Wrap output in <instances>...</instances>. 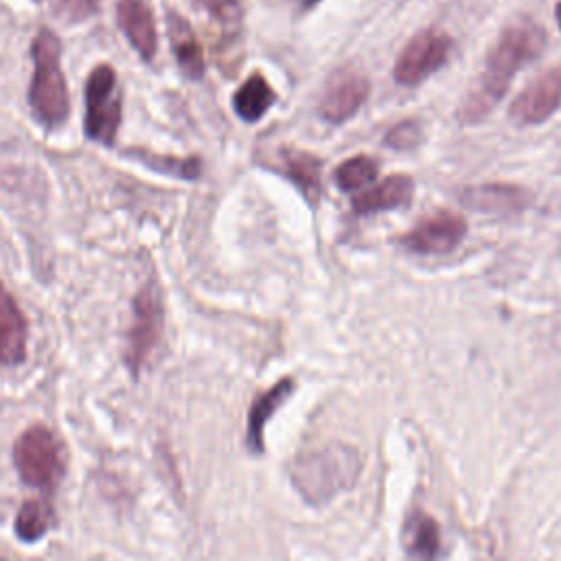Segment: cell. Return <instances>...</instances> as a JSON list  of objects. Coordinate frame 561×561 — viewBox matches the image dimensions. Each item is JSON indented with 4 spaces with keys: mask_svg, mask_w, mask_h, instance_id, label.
<instances>
[{
    "mask_svg": "<svg viewBox=\"0 0 561 561\" xmlns=\"http://www.w3.org/2000/svg\"><path fill=\"white\" fill-rule=\"evenodd\" d=\"M554 20H557V24H559V28H561V0H559L557 7H554Z\"/></svg>",
    "mask_w": 561,
    "mask_h": 561,
    "instance_id": "cell-27",
    "label": "cell"
},
{
    "mask_svg": "<svg viewBox=\"0 0 561 561\" xmlns=\"http://www.w3.org/2000/svg\"><path fill=\"white\" fill-rule=\"evenodd\" d=\"M276 94L261 72H252L234 92L232 107L245 123H256L274 105Z\"/></svg>",
    "mask_w": 561,
    "mask_h": 561,
    "instance_id": "cell-18",
    "label": "cell"
},
{
    "mask_svg": "<svg viewBox=\"0 0 561 561\" xmlns=\"http://www.w3.org/2000/svg\"><path fill=\"white\" fill-rule=\"evenodd\" d=\"M451 53V39L438 28L419 31L399 53L392 75L401 85H419L438 68L445 66Z\"/></svg>",
    "mask_w": 561,
    "mask_h": 561,
    "instance_id": "cell-7",
    "label": "cell"
},
{
    "mask_svg": "<svg viewBox=\"0 0 561 561\" xmlns=\"http://www.w3.org/2000/svg\"><path fill=\"white\" fill-rule=\"evenodd\" d=\"M55 13L66 22H83L99 11V0H50Z\"/></svg>",
    "mask_w": 561,
    "mask_h": 561,
    "instance_id": "cell-25",
    "label": "cell"
},
{
    "mask_svg": "<svg viewBox=\"0 0 561 561\" xmlns=\"http://www.w3.org/2000/svg\"><path fill=\"white\" fill-rule=\"evenodd\" d=\"M359 471V451L344 443H329L318 449H309L289 467L294 486L311 504L329 502L337 493L351 489L357 482Z\"/></svg>",
    "mask_w": 561,
    "mask_h": 561,
    "instance_id": "cell-2",
    "label": "cell"
},
{
    "mask_svg": "<svg viewBox=\"0 0 561 561\" xmlns=\"http://www.w3.org/2000/svg\"><path fill=\"white\" fill-rule=\"evenodd\" d=\"M125 153L153 171H160L164 175H173L180 180H197L202 173L199 158H175L164 153H151L145 149H129Z\"/></svg>",
    "mask_w": 561,
    "mask_h": 561,
    "instance_id": "cell-21",
    "label": "cell"
},
{
    "mask_svg": "<svg viewBox=\"0 0 561 561\" xmlns=\"http://www.w3.org/2000/svg\"><path fill=\"white\" fill-rule=\"evenodd\" d=\"M294 390V381L291 379H280L278 383H274L270 390H265L250 408L248 414V447L252 451H261L263 449V427L265 423L272 419V414L285 403V399L291 394Z\"/></svg>",
    "mask_w": 561,
    "mask_h": 561,
    "instance_id": "cell-19",
    "label": "cell"
},
{
    "mask_svg": "<svg viewBox=\"0 0 561 561\" xmlns=\"http://www.w3.org/2000/svg\"><path fill=\"white\" fill-rule=\"evenodd\" d=\"M33 77L28 85V103L33 116L46 127L55 129L66 123L70 112L68 88L61 70V46L50 28H39L31 44Z\"/></svg>",
    "mask_w": 561,
    "mask_h": 561,
    "instance_id": "cell-3",
    "label": "cell"
},
{
    "mask_svg": "<svg viewBox=\"0 0 561 561\" xmlns=\"http://www.w3.org/2000/svg\"><path fill=\"white\" fill-rule=\"evenodd\" d=\"M421 140H423V129H421L419 121H410V118L397 123V125L386 134V138H383V142H386L388 147L401 149V151L416 147Z\"/></svg>",
    "mask_w": 561,
    "mask_h": 561,
    "instance_id": "cell-24",
    "label": "cell"
},
{
    "mask_svg": "<svg viewBox=\"0 0 561 561\" xmlns=\"http://www.w3.org/2000/svg\"><path fill=\"white\" fill-rule=\"evenodd\" d=\"M13 462L24 484L50 491L64 476V454L44 425H33L20 434L13 445Z\"/></svg>",
    "mask_w": 561,
    "mask_h": 561,
    "instance_id": "cell-5",
    "label": "cell"
},
{
    "mask_svg": "<svg viewBox=\"0 0 561 561\" xmlns=\"http://www.w3.org/2000/svg\"><path fill=\"white\" fill-rule=\"evenodd\" d=\"M167 33H169L171 50L178 59L182 75L191 81L202 79L204 70H206L204 53H202V46L193 33L188 20L184 15H180L178 11H169L167 13Z\"/></svg>",
    "mask_w": 561,
    "mask_h": 561,
    "instance_id": "cell-16",
    "label": "cell"
},
{
    "mask_svg": "<svg viewBox=\"0 0 561 561\" xmlns=\"http://www.w3.org/2000/svg\"><path fill=\"white\" fill-rule=\"evenodd\" d=\"M379 173V164L375 158L370 156H353L348 160H344L337 169H335V182L342 191L355 193V191H364L370 182H375Z\"/></svg>",
    "mask_w": 561,
    "mask_h": 561,
    "instance_id": "cell-22",
    "label": "cell"
},
{
    "mask_svg": "<svg viewBox=\"0 0 561 561\" xmlns=\"http://www.w3.org/2000/svg\"><path fill=\"white\" fill-rule=\"evenodd\" d=\"M296 2V7L298 9H302V11H309V9H313L320 0H294Z\"/></svg>",
    "mask_w": 561,
    "mask_h": 561,
    "instance_id": "cell-26",
    "label": "cell"
},
{
    "mask_svg": "<svg viewBox=\"0 0 561 561\" xmlns=\"http://www.w3.org/2000/svg\"><path fill=\"white\" fill-rule=\"evenodd\" d=\"M467 234V221L451 210H436L421 217L403 237L401 245L414 254H447L456 250Z\"/></svg>",
    "mask_w": 561,
    "mask_h": 561,
    "instance_id": "cell-9",
    "label": "cell"
},
{
    "mask_svg": "<svg viewBox=\"0 0 561 561\" xmlns=\"http://www.w3.org/2000/svg\"><path fill=\"white\" fill-rule=\"evenodd\" d=\"M215 22L228 31H239L243 18L241 0H195Z\"/></svg>",
    "mask_w": 561,
    "mask_h": 561,
    "instance_id": "cell-23",
    "label": "cell"
},
{
    "mask_svg": "<svg viewBox=\"0 0 561 561\" xmlns=\"http://www.w3.org/2000/svg\"><path fill=\"white\" fill-rule=\"evenodd\" d=\"M116 20L131 48L151 61L158 50V31L151 7L145 0H121L116 4Z\"/></svg>",
    "mask_w": 561,
    "mask_h": 561,
    "instance_id": "cell-12",
    "label": "cell"
},
{
    "mask_svg": "<svg viewBox=\"0 0 561 561\" xmlns=\"http://www.w3.org/2000/svg\"><path fill=\"white\" fill-rule=\"evenodd\" d=\"M460 202L478 213L513 215L530 204V193L517 184L489 182L460 191Z\"/></svg>",
    "mask_w": 561,
    "mask_h": 561,
    "instance_id": "cell-11",
    "label": "cell"
},
{
    "mask_svg": "<svg viewBox=\"0 0 561 561\" xmlns=\"http://www.w3.org/2000/svg\"><path fill=\"white\" fill-rule=\"evenodd\" d=\"M320 167H322V162L313 153H309V151L283 149L278 153V169L300 191V195L309 204H316L320 199V195H322Z\"/></svg>",
    "mask_w": 561,
    "mask_h": 561,
    "instance_id": "cell-17",
    "label": "cell"
},
{
    "mask_svg": "<svg viewBox=\"0 0 561 561\" xmlns=\"http://www.w3.org/2000/svg\"><path fill=\"white\" fill-rule=\"evenodd\" d=\"M123 116V92L116 70L99 64L85 79V116L83 131L99 145H114Z\"/></svg>",
    "mask_w": 561,
    "mask_h": 561,
    "instance_id": "cell-4",
    "label": "cell"
},
{
    "mask_svg": "<svg viewBox=\"0 0 561 561\" xmlns=\"http://www.w3.org/2000/svg\"><path fill=\"white\" fill-rule=\"evenodd\" d=\"M164 327V307L160 287L156 280L145 283L134 296L131 305V327L127 331L125 344V364L134 377L140 375L149 355L162 337Z\"/></svg>",
    "mask_w": 561,
    "mask_h": 561,
    "instance_id": "cell-6",
    "label": "cell"
},
{
    "mask_svg": "<svg viewBox=\"0 0 561 561\" xmlns=\"http://www.w3.org/2000/svg\"><path fill=\"white\" fill-rule=\"evenodd\" d=\"M546 44L543 28L533 20H517L508 24L491 50L484 68L458 107V118L465 125H476L491 114L511 88L513 77L535 59Z\"/></svg>",
    "mask_w": 561,
    "mask_h": 561,
    "instance_id": "cell-1",
    "label": "cell"
},
{
    "mask_svg": "<svg viewBox=\"0 0 561 561\" xmlns=\"http://www.w3.org/2000/svg\"><path fill=\"white\" fill-rule=\"evenodd\" d=\"M28 327L13 294L0 283V364L18 366L26 359Z\"/></svg>",
    "mask_w": 561,
    "mask_h": 561,
    "instance_id": "cell-13",
    "label": "cell"
},
{
    "mask_svg": "<svg viewBox=\"0 0 561 561\" xmlns=\"http://www.w3.org/2000/svg\"><path fill=\"white\" fill-rule=\"evenodd\" d=\"M53 524L55 511L46 500H26L15 515V535L22 541H37L50 530Z\"/></svg>",
    "mask_w": 561,
    "mask_h": 561,
    "instance_id": "cell-20",
    "label": "cell"
},
{
    "mask_svg": "<svg viewBox=\"0 0 561 561\" xmlns=\"http://www.w3.org/2000/svg\"><path fill=\"white\" fill-rule=\"evenodd\" d=\"M412 195H414L412 178H408L403 173H394V175H388V178L366 186L364 191H359L353 197V210L359 215H370V213L401 208L410 202Z\"/></svg>",
    "mask_w": 561,
    "mask_h": 561,
    "instance_id": "cell-14",
    "label": "cell"
},
{
    "mask_svg": "<svg viewBox=\"0 0 561 561\" xmlns=\"http://www.w3.org/2000/svg\"><path fill=\"white\" fill-rule=\"evenodd\" d=\"M561 107V64L543 70L511 103L508 118L517 127L546 123Z\"/></svg>",
    "mask_w": 561,
    "mask_h": 561,
    "instance_id": "cell-8",
    "label": "cell"
},
{
    "mask_svg": "<svg viewBox=\"0 0 561 561\" xmlns=\"http://www.w3.org/2000/svg\"><path fill=\"white\" fill-rule=\"evenodd\" d=\"M403 548L412 561H438L443 557V537L434 517L412 508L403 524Z\"/></svg>",
    "mask_w": 561,
    "mask_h": 561,
    "instance_id": "cell-15",
    "label": "cell"
},
{
    "mask_svg": "<svg viewBox=\"0 0 561 561\" xmlns=\"http://www.w3.org/2000/svg\"><path fill=\"white\" fill-rule=\"evenodd\" d=\"M368 92H370V83L364 75L344 70L329 81L320 99V116L331 125L346 123L364 105V101L368 99Z\"/></svg>",
    "mask_w": 561,
    "mask_h": 561,
    "instance_id": "cell-10",
    "label": "cell"
}]
</instances>
